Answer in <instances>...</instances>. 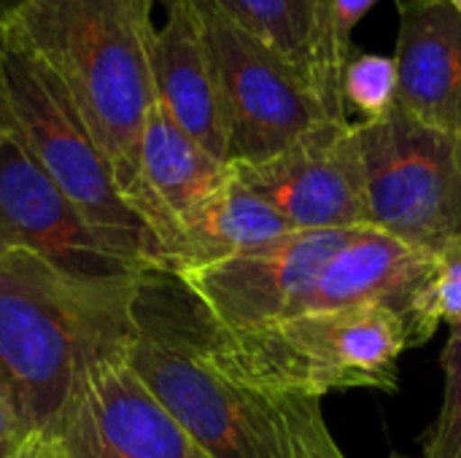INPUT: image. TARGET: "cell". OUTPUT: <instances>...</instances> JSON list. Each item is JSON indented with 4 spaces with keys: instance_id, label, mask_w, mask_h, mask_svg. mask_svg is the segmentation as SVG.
Wrapping results in <instances>:
<instances>
[{
    "instance_id": "obj_1",
    "label": "cell",
    "mask_w": 461,
    "mask_h": 458,
    "mask_svg": "<svg viewBox=\"0 0 461 458\" xmlns=\"http://www.w3.org/2000/svg\"><path fill=\"white\" fill-rule=\"evenodd\" d=\"M127 359L208 458H346L321 400L265 386L178 275L138 273Z\"/></svg>"
},
{
    "instance_id": "obj_2",
    "label": "cell",
    "mask_w": 461,
    "mask_h": 458,
    "mask_svg": "<svg viewBox=\"0 0 461 458\" xmlns=\"http://www.w3.org/2000/svg\"><path fill=\"white\" fill-rule=\"evenodd\" d=\"M138 273L78 275L32 251L0 254V397L43 437L76 381L130 348Z\"/></svg>"
},
{
    "instance_id": "obj_3",
    "label": "cell",
    "mask_w": 461,
    "mask_h": 458,
    "mask_svg": "<svg viewBox=\"0 0 461 458\" xmlns=\"http://www.w3.org/2000/svg\"><path fill=\"white\" fill-rule=\"evenodd\" d=\"M154 3L11 0L0 11L68 89L130 208L138 194L140 138L154 105Z\"/></svg>"
},
{
    "instance_id": "obj_4",
    "label": "cell",
    "mask_w": 461,
    "mask_h": 458,
    "mask_svg": "<svg viewBox=\"0 0 461 458\" xmlns=\"http://www.w3.org/2000/svg\"><path fill=\"white\" fill-rule=\"evenodd\" d=\"M0 116L113 256L138 273L159 267L151 232L119 192L68 89L3 13Z\"/></svg>"
},
{
    "instance_id": "obj_5",
    "label": "cell",
    "mask_w": 461,
    "mask_h": 458,
    "mask_svg": "<svg viewBox=\"0 0 461 458\" xmlns=\"http://www.w3.org/2000/svg\"><path fill=\"white\" fill-rule=\"evenodd\" d=\"M224 337L249 375L316 400L343 389L394 391L411 348L400 313L378 305L311 310L262 329H224Z\"/></svg>"
},
{
    "instance_id": "obj_6",
    "label": "cell",
    "mask_w": 461,
    "mask_h": 458,
    "mask_svg": "<svg viewBox=\"0 0 461 458\" xmlns=\"http://www.w3.org/2000/svg\"><path fill=\"white\" fill-rule=\"evenodd\" d=\"M367 227L438 251L461 238V138L427 127L397 105L354 121Z\"/></svg>"
},
{
    "instance_id": "obj_7",
    "label": "cell",
    "mask_w": 461,
    "mask_h": 458,
    "mask_svg": "<svg viewBox=\"0 0 461 458\" xmlns=\"http://www.w3.org/2000/svg\"><path fill=\"white\" fill-rule=\"evenodd\" d=\"M219 81L230 165L281 154L324 124H338L313 86L273 49L259 43L211 0H189Z\"/></svg>"
},
{
    "instance_id": "obj_8",
    "label": "cell",
    "mask_w": 461,
    "mask_h": 458,
    "mask_svg": "<svg viewBox=\"0 0 461 458\" xmlns=\"http://www.w3.org/2000/svg\"><path fill=\"white\" fill-rule=\"evenodd\" d=\"M32 440L51 458H208L149 391L127 351L95 362L54 427Z\"/></svg>"
},
{
    "instance_id": "obj_9",
    "label": "cell",
    "mask_w": 461,
    "mask_h": 458,
    "mask_svg": "<svg viewBox=\"0 0 461 458\" xmlns=\"http://www.w3.org/2000/svg\"><path fill=\"white\" fill-rule=\"evenodd\" d=\"M351 229H292L230 259L178 273V281L224 329L273 327L305 313L319 273Z\"/></svg>"
},
{
    "instance_id": "obj_10",
    "label": "cell",
    "mask_w": 461,
    "mask_h": 458,
    "mask_svg": "<svg viewBox=\"0 0 461 458\" xmlns=\"http://www.w3.org/2000/svg\"><path fill=\"white\" fill-rule=\"evenodd\" d=\"M230 167L292 229H351L367 224L354 121L324 124L270 159Z\"/></svg>"
},
{
    "instance_id": "obj_11",
    "label": "cell",
    "mask_w": 461,
    "mask_h": 458,
    "mask_svg": "<svg viewBox=\"0 0 461 458\" xmlns=\"http://www.w3.org/2000/svg\"><path fill=\"white\" fill-rule=\"evenodd\" d=\"M32 251L78 275L138 273L113 256L0 116V254Z\"/></svg>"
},
{
    "instance_id": "obj_12",
    "label": "cell",
    "mask_w": 461,
    "mask_h": 458,
    "mask_svg": "<svg viewBox=\"0 0 461 458\" xmlns=\"http://www.w3.org/2000/svg\"><path fill=\"white\" fill-rule=\"evenodd\" d=\"M397 108L461 138V0L400 5L394 43Z\"/></svg>"
},
{
    "instance_id": "obj_13",
    "label": "cell",
    "mask_w": 461,
    "mask_h": 458,
    "mask_svg": "<svg viewBox=\"0 0 461 458\" xmlns=\"http://www.w3.org/2000/svg\"><path fill=\"white\" fill-rule=\"evenodd\" d=\"M230 170L227 162L211 157L157 103L151 105L140 138L132 211L157 243L159 270L181 224L224 186Z\"/></svg>"
},
{
    "instance_id": "obj_14",
    "label": "cell",
    "mask_w": 461,
    "mask_h": 458,
    "mask_svg": "<svg viewBox=\"0 0 461 458\" xmlns=\"http://www.w3.org/2000/svg\"><path fill=\"white\" fill-rule=\"evenodd\" d=\"M151 38L154 103L211 157L227 159V119L200 19L189 0H162Z\"/></svg>"
},
{
    "instance_id": "obj_15",
    "label": "cell",
    "mask_w": 461,
    "mask_h": 458,
    "mask_svg": "<svg viewBox=\"0 0 461 458\" xmlns=\"http://www.w3.org/2000/svg\"><path fill=\"white\" fill-rule=\"evenodd\" d=\"M429 262V251L384 229L354 227L319 273L305 313L378 305L400 313L405 321Z\"/></svg>"
},
{
    "instance_id": "obj_16",
    "label": "cell",
    "mask_w": 461,
    "mask_h": 458,
    "mask_svg": "<svg viewBox=\"0 0 461 458\" xmlns=\"http://www.w3.org/2000/svg\"><path fill=\"white\" fill-rule=\"evenodd\" d=\"M224 16L284 57L319 94L338 124H348L343 103V59L335 49L332 0H211Z\"/></svg>"
},
{
    "instance_id": "obj_17",
    "label": "cell",
    "mask_w": 461,
    "mask_h": 458,
    "mask_svg": "<svg viewBox=\"0 0 461 458\" xmlns=\"http://www.w3.org/2000/svg\"><path fill=\"white\" fill-rule=\"evenodd\" d=\"M286 232H292V227L230 170L224 186L181 224L165 251L162 270L173 275L197 270L257 248Z\"/></svg>"
},
{
    "instance_id": "obj_18",
    "label": "cell",
    "mask_w": 461,
    "mask_h": 458,
    "mask_svg": "<svg viewBox=\"0 0 461 458\" xmlns=\"http://www.w3.org/2000/svg\"><path fill=\"white\" fill-rule=\"evenodd\" d=\"M461 319V238L443 243L432 251L429 270L413 297L405 316L411 348L427 343L440 324Z\"/></svg>"
},
{
    "instance_id": "obj_19",
    "label": "cell",
    "mask_w": 461,
    "mask_h": 458,
    "mask_svg": "<svg viewBox=\"0 0 461 458\" xmlns=\"http://www.w3.org/2000/svg\"><path fill=\"white\" fill-rule=\"evenodd\" d=\"M343 103L362 113L359 121L389 113L397 105L394 59L373 51H351L343 67Z\"/></svg>"
},
{
    "instance_id": "obj_20",
    "label": "cell",
    "mask_w": 461,
    "mask_h": 458,
    "mask_svg": "<svg viewBox=\"0 0 461 458\" xmlns=\"http://www.w3.org/2000/svg\"><path fill=\"white\" fill-rule=\"evenodd\" d=\"M448 343L443 348V405L429 427L421 458H461V319L448 324Z\"/></svg>"
},
{
    "instance_id": "obj_21",
    "label": "cell",
    "mask_w": 461,
    "mask_h": 458,
    "mask_svg": "<svg viewBox=\"0 0 461 458\" xmlns=\"http://www.w3.org/2000/svg\"><path fill=\"white\" fill-rule=\"evenodd\" d=\"M378 0H332V32H335V49L343 65L351 57V32L354 27L365 19V13L375 5Z\"/></svg>"
},
{
    "instance_id": "obj_22",
    "label": "cell",
    "mask_w": 461,
    "mask_h": 458,
    "mask_svg": "<svg viewBox=\"0 0 461 458\" xmlns=\"http://www.w3.org/2000/svg\"><path fill=\"white\" fill-rule=\"evenodd\" d=\"M27 437L22 435L11 408L0 397V458H22Z\"/></svg>"
},
{
    "instance_id": "obj_23",
    "label": "cell",
    "mask_w": 461,
    "mask_h": 458,
    "mask_svg": "<svg viewBox=\"0 0 461 458\" xmlns=\"http://www.w3.org/2000/svg\"><path fill=\"white\" fill-rule=\"evenodd\" d=\"M22 458H51V456L43 451V445H41L38 440H27V443H24V451H22Z\"/></svg>"
},
{
    "instance_id": "obj_24",
    "label": "cell",
    "mask_w": 461,
    "mask_h": 458,
    "mask_svg": "<svg viewBox=\"0 0 461 458\" xmlns=\"http://www.w3.org/2000/svg\"><path fill=\"white\" fill-rule=\"evenodd\" d=\"M394 3H397V8H400V5H405V3H413V0H394Z\"/></svg>"
},
{
    "instance_id": "obj_25",
    "label": "cell",
    "mask_w": 461,
    "mask_h": 458,
    "mask_svg": "<svg viewBox=\"0 0 461 458\" xmlns=\"http://www.w3.org/2000/svg\"><path fill=\"white\" fill-rule=\"evenodd\" d=\"M8 3H11V0H0V11H3V8H5Z\"/></svg>"
}]
</instances>
